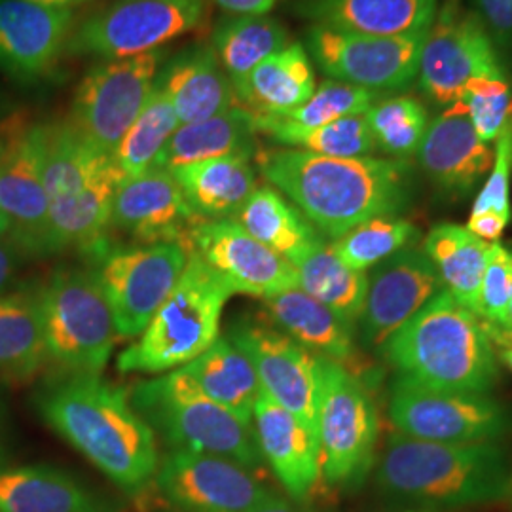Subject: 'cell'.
<instances>
[{
    "label": "cell",
    "instance_id": "1",
    "mask_svg": "<svg viewBox=\"0 0 512 512\" xmlns=\"http://www.w3.org/2000/svg\"><path fill=\"white\" fill-rule=\"evenodd\" d=\"M262 177L332 239L365 220L397 215L410 202L412 171L404 160L330 158L298 148L256 154Z\"/></svg>",
    "mask_w": 512,
    "mask_h": 512
},
{
    "label": "cell",
    "instance_id": "2",
    "mask_svg": "<svg viewBox=\"0 0 512 512\" xmlns=\"http://www.w3.org/2000/svg\"><path fill=\"white\" fill-rule=\"evenodd\" d=\"M38 414L59 437L128 494L154 480L160 456L156 433L133 408L129 393L99 374H67L44 385Z\"/></svg>",
    "mask_w": 512,
    "mask_h": 512
},
{
    "label": "cell",
    "instance_id": "3",
    "mask_svg": "<svg viewBox=\"0 0 512 512\" xmlns=\"http://www.w3.org/2000/svg\"><path fill=\"white\" fill-rule=\"evenodd\" d=\"M378 486L427 509H458L503 501L511 494L505 452L495 444H444L395 433L380 459Z\"/></svg>",
    "mask_w": 512,
    "mask_h": 512
},
{
    "label": "cell",
    "instance_id": "4",
    "mask_svg": "<svg viewBox=\"0 0 512 512\" xmlns=\"http://www.w3.org/2000/svg\"><path fill=\"white\" fill-rule=\"evenodd\" d=\"M399 376L414 384L463 393H488L499 378L497 353L480 317L440 291L384 348Z\"/></svg>",
    "mask_w": 512,
    "mask_h": 512
},
{
    "label": "cell",
    "instance_id": "5",
    "mask_svg": "<svg viewBox=\"0 0 512 512\" xmlns=\"http://www.w3.org/2000/svg\"><path fill=\"white\" fill-rule=\"evenodd\" d=\"M232 291L188 251V262L175 289L154 313L141 338L118 357L120 372L160 374L188 365L219 338L220 317Z\"/></svg>",
    "mask_w": 512,
    "mask_h": 512
},
{
    "label": "cell",
    "instance_id": "6",
    "mask_svg": "<svg viewBox=\"0 0 512 512\" xmlns=\"http://www.w3.org/2000/svg\"><path fill=\"white\" fill-rule=\"evenodd\" d=\"M129 401L175 450L232 459L251 471L264 463L253 423L207 399L179 368L135 385Z\"/></svg>",
    "mask_w": 512,
    "mask_h": 512
},
{
    "label": "cell",
    "instance_id": "7",
    "mask_svg": "<svg viewBox=\"0 0 512 512\" xmlns=\"http://www.w3.org/2000/svg\"><path fill=\"white\" fill-rule=\"evenodd\" d=\"M40 311L48 361L67 374H101L118 329L92 270H57L40 287Z\"/></svg>",
    "mask_w": 512,
    "mask_h": 512
},
{
    "label": "cell",
    "instance_id": "8",
    "mask_svg": "<svg viewBox=\"0 0 512 512\" xmlns=\"http://www.w3.org/2000/svg\"><path fill=\"white\" fill-rule=\"evenodd\" d=\"M378 412L357 374L319 357V469L332 488H359L374 467Z\"/></svg>",
    "mask_w": 512,
    "mask_h": 512
},
{
    "label": "cell",
    "instance_id": "9",
    "mask_svg": "<svg viewBox=\"0 0 512 512\" xmlns=\"http://www.w3.org/2000/svg\"><path fill=\"white\" fill-rule=\"evenodd\" d=\"M389 418L412 439L488 444L512 431V412L488 393L442 391L403 376L391 385Z\"/></svg>",
    "mask_w": 512,
    "mask_h": 512
},
{
    "label": "cell",
    "instance_id": "10",
    "mask_svg": "<svg viewBox=\"0 0 512 512\" xmlns=\"http://www.w3.org/2000/svg\"><path fill=\"white\" fill-rule=\"evenodd\" d=\"M205 16V0H116L73 29L65 52L105 61L148 54L196 31Z\"/></svg>",
    "mask_w": 512,
    "mask_h": 512
},
{
    "label": "cell",
    "instance_id": "11",
    "mask_svg": "<svg viewBox=\"0 0 512 512\" xmlns=\"http://www.w3.org/2000/svg\"><path fill=\"white\" fill-rule=\"evenodd\" d=\"M92 270L109 300L118 334L141 336L175 289L188 262L181 243H152L128 249L101 247Z\"/></svg>",
    "mask_w": 512,
    "mask_h": 512
},
{
    "label": "cell",
    "instance_id": "12",
    "mask_svg": "<svg viewBox=\"0 0 512 512\" xmlns=\"http://www.w3.org/2000/svg\"><path fill=\"white\" fill-rule=\"evenodd\" d=\"M162 59L154 50L95 65L74 93L69 118L74 129L112 156L154 90Z\"/></svg>",
    "mask_w": 512,
    "mask_h": 512
},
{
    "label": "cell",
    "instance_id": "13",
    "mask_svg": "<svg viewBox=\"0 0 512 512\" xmlns=\"http://www.w3.org/2000/svg\"><path fill=\"white\" fill-rule=\"evenodd\" d=\"M420 88L444 107L458 103L475 78H507L494 40L476 12L446 0L433 19L420 57Z\"/></svg>",
    "mask_w": 512,
    "mask_h": 512
},
{
    "label": "cell",
    "instance_id": "14",
    "mask_svg": "<svg viewBox=\"0 0 512 512\" xmlns=\"http://www.w3.org/2000/svg\"><path fill=\"white\" fill-rule=\"evenodd\" d=\"M427 31L403 37H372L313 25L306 42L319 69L332 80L370 92H399L418 76Z\"/></svg>",
    "mask_w": 512,
    "mask_h": 512
},
{
    "label": "cell",
    "instance_id": "15",
    "mask_svg": "<svg viewBox=\"0 0 512 512\" xmlns=\"http://www.w3.org/2000/svg\"><path fill=\"white\" fill-rule=\"evenodd\" d=\"M226 338L249 357L260 389L317 437L319 357L283 330L256 319H234Z\"/></svg>",
    "mask_w": 512,
    "mask_h": 512
},
{
    "label": "cell",
    "instance_id": "16",
    "mask_svg": "<svg viewBox=\"0 0 512 512\" xmlns=\"http://www.w3.org/2000/svg\"><path fill=\"white\" fill-rule=\"evenodd\" d=\"M154 480L181 512H247L277 495L236 461L190 450L165 456Z\"/></svg>",
    "mask_w": 512,
    "mask_h": 512
},
{
    "label": "cell",
    "instance_id": "17",
    "mask_svg": "<svg viewBox=\"0 0 512 512\" xmlns=\"http://www.w3.org/2000/svg\"><path fill=\"white\" fill-rule=\"evenodd\" d=\"M0 211L8 234L27 255H52L50 202L42 179V124L14 116L0 156Z\"/></svg>",
    "mask_w": 512,
    "mask_h": 512
},
{
    "label": "cell",
    "instance_id": "18",
    "mask_svg": "<svg viewBox=\"0 0 512 512\" xmlns=\"http://www.w3.org/2000/svg\"><path fill=\"white\" fill-rule=\"evenodd\" d=\"M188 251L202 256L232 294L260 300L298 287L293 264L253 238L238 220H200L190 230Z\"/></svg>",
    "mask_w": 512,
    "mask_h": 512
},
{
    "label": "cell",
    "instance_id": "19",
    "mask_svg": "<svg viewBox=\"0 0 512 512\" xmlns=\"http://www.w3.org/2000/svg\"><path fill=\"white\" fill-rule=\"evenodd\" d=\"M440 291H444L437 268L421 249L406 247L368 274V293L361 313V336L370 348L385 342L418 313Z\"/></svg>",
    "mask_w": 512,
    "mask_h": 512
},
{
    "label": "cell",
    "instance_id": "20",
    "mask_svg": "<svg viewBox=\"0 0 512 512\" xmlns=\"http://www.w3.org/2000/svg\"><path fill=\"white\" fill-rule=\"evenodd\" d=\"M73 8L0 0V71L35 82L54 69L73 33Z\"/></svg>",
    "mask_w": 512,
    "mask_h": 512
},
{
    "label": "cell",
    "instance_id": "21",
    "mask_svg": "<svg viewBox=\"0 0 512 512\" xmlns=\"http://www.w3.org/2000/svg\"><path fill=\"white\" fill-rule=\"evenodd\" d=\"M200 220L171 171L152 167L120 183L112 203L110 226L147 245L181 243L188 249L190 230Z\"/></svg>",
    "mask_w": 512,
    "mask_h": 512
},
{
    "label": "cell",
    "instance_id": "22",
    "mask_svg": "<svg viewBox=\"0 0 512 512\" xmlns=\"http://www.w3.org/2000/svg\"><path fill=\"white\" fill-rule=\"evenodd\" d=\"M253 427L260 454L283 490L293 501H306L321 478L317 437L262 389L253 408Z\"/></svg>",
    "mask_w": 512,
    "mask_h": 512
},
{
    "label": "cell",
    "instance_id": "23",
    "mask_svg": "<svg viewBox=\"0 0 512 512\" xmlns=\"http://www.w3.org/2000/svg\"><path fill=\"white\" fill-rule=\"evenodd\" d=\"M416 154L431 183L452 196L469 194L494 164L492 148L480 141L471 120L456 105L429 122Z\"/></svg>",
    "mask_w": 512,
    "mask_h": 512
},
{
    "label": "cell",
    "instance_id": "24",
    "mask_svg": "<svg viewBox=\"0 0 512 512\" xmlns=\"http://www.w3.org/2000/svg\"><path fill=\"white\" fill-rule=\"evenodd\" d=\"M439 0H300L296 12L334 31L403 37L427 31Z\"/></svg>",
    "mask_w": 512,
    "mask_h": 512
},
{
    "label": "cell",
    "instance_id": "25",
    "mask_svg": "<svg viewBox=\"0 0 512 512\" xmlns=\"http://www.w3.org/2000/svg\"><path fill=\"white\" fill-rule=\"evenodd\" d=\"M156 84L169 97L181 126L219 116L239 105L213 46L188 48L173 57L158 74Z\"/></svg>",
    "mask_w": 512,
    "mask_h": 512
},
{
    "label": "cell",
    "instance_id": "26",
    "mask_svg": "<svg viewBox=\"0 0 512 512\" xmlns=\"http://www.w3.org/2000/svg\"><path fill=\"white\" fill-rule=\"evenodd\" d=\"M275 325L317 357L348 368L357 363L353 325L302 289H291L264 300Z\"/></svg>",
    "mask_w": 512,
    "mask_h": 512
},
{
    "label": "cell",
    "instance_id": "27",
    "mask_svg": "<svg viewBox=\"0 0 512 512\" xmlns=\"http://www.w3.org/2000/svg\"><path fill=\"white\" fill-rule=\"evenodd\" d=\"M192 211L203 220L232 219L256 188L251 156L232 154L169 169Z\"/></svg>",
    "mask_w": 512,
    "mask_h": 512
},
{
    "label": "cell",
    "instance_id": "28",
    "mask_svg": "<svg viewBox=\"0 0 512 512\" xmlns=\"http://www.w3.org/2000/svg\"><path fill=\"white\" fill-rule=\"evenodd\" d=\"M122 175L114 160L80 192L50 203V243L52 255L65 249L97 253L105 247V232L110 226L112 203Z\"/></svg>",
    "mask_w": 512,
    "mask_h": 512
},
{
    "label": "cell",
    "instance_id": "29",
    "mask_svg": "<svg viewBox=\"0 0 512 512\" xmlns=\"http://www.w3.org/2000/svg\"><path fill=\"white\" fill-rule=\"evenodd\" d=\"M0 512H118L55 467L33 465L0 471Z\"/></svg>",
    "mask_w": 512,
    "mask_h": 512
},
{
    "label": "cell",
    "instance_id": "30",
    "mask_svg": "<svg viewBox=\"0 0 512 512\" xmlns=\"http://www.w3.org/2000/svg\"><path fill=\"white\" fill-rule=\"evenodd\" d=\"M315 92V73L308 50L291 42L264 59L239 88L238 103L253 114L277 116L304 105Z\"/></svg>",
    "mask_w": 512,
    "mask_h": 512
},
{
    "label": "cell",
    "instance_id": "31",
    "mask_svg": "<svg viewBox=\"0 0 512 512\" xmlns=\"http://www.w3.org/2000/svg\"><path fill=\"white\" fill-rule=\"evenodd\" d=\"M179 370L207 399L224 406L239 420L253 423L260 382L249 357L226 336H219L211 348Z\"/></svg>",
    "mask_w": 512,
    "mask_h": 512
},
{
    "label": "cell",
    "instance_id": "32",
    "mask_svg": "<svg viewBox=\"0 0 512 512\" xmlns=\"http://www.w3.org/2000/svg\"><path fill=\"white\" fill-rule=\"evenodd\" d=\"M253 112L241 105L202 122L183 124L167 141L154 167L175 169L232 154H255Z\"/></svg>",
    "mask_w": 512,
    "mask_h": 512
},
{
    "label": "cell",
    "instance_id": "33",
    "mask_svg": "<svg viewBox=\"0 0 512 512\" xmlns=\"http://www.w3.org/2000/svg\"><path fill=\"white\" fill-rule=\"evenodd\" d=\"M490 245L476 238L467 226L450 222L437 224L423 241V253L437 268L444 291L475 315Z\"/></svg>",
    "mask_w": 512,
    "mask_h": 512
},
{
    "label": "cell",
    "instance_id": "34",
    "mask_svg": "<svg viewBox=\"0 0 512 512\" xmlns=\"http://www.w3.org/2000/svg\"><path fill=\"white\" fill-rule=\"evenodd\" d=\"M110 162L112 156L93 147L69 120L42 124V179L48 202L80 192Z\"/></svg>",
    "mask_w": 512,
    "mask_h": 512
},
{
    "label": "cell",
    "instance_id": "35",
    "mask_svg": "<svg viewBox=\"0 0 512 512\" xmlns=\"http://www.w3.org/2000/svg\"><path fill=\"white\" fill-rule=\"evenodd\" d=\"M46 361L40 289L0 296V378L29 380Z\"/></svg>",
    "mask_w": 512,
    "mask_h": 512
},
{
    "label": "cell",
    "instance_id": "36",
    "mask_svg": "<svg viewBox=\"0 0 512 512\" xmlns=\"http://www.w3.org/2000/svg\"><path fill=\"white\" fill-rule=\"evenodd\" d=\"M298 289L344 317L349 325L361 319L368 293V274L346 266L323 239L293 262Z\"/></svg>",
    "mask_w": 512,
    "mask_h": 512
},
{
    "label": "cell",
    "instance_id": "37",
    "mask_svg": "<svg viewBox=\"0 0 512 512\" xmlns=\"http://www.w3.org/2000/svg\"><path fill=\"white\" fill-rule=\"evenodd\" d=\"M289 44L287 29L268 14L224 18L211 40V46L236 93L264 59L281 52Z\"/></svg>",
    "mask_w": 512,
    "mask_h": 512
},
{
    "label": "cell",
    "instance_id": "38",
    "mask_svg": "<svg viewBox=\"0 0 512 512\" xmlns=\"http://www.w3.org/2000/svg\"><path fill=\"white\" fill-rule=\"evenodd\" d=\"M234 220L291 264L321 239L310 220L274 186L256 188Z\"/></svg>",
    "mask_w": 512,
    "mask_h": 512
},
{
    "label": "cell",
    "instance_id": "39",
    "mask_svg": "<svg viewBox=\"0 0 512 512\" xmlns=\"http://www.w3.org/2000/svg\"><path fill=\"white\" fill-rule=\"evenodd\" d=\"M256 133H264L281 145L330 158H365L376 150V141L365 114L340 118L317 128H298L277 116L253 114Z\"/></svg>",
    "mask_w": 512,
    "mask_h": 512
},
{
    "label": "cell",
    "instance_id": "40",
    "mask_svg": "<svg viewBox=\"0 0 512 512\" xmlns=\"http://www.w3.org/2000/svg\"><path fill=\"white\" fill-rule=\"evenodd\" d=\"M179 126L181 122L169 97L156 84L137 120L112 154L122 179H133L152 169Z\"/></svg>",
    "mask_w": 512,
    "mask_h": 512
},
{
    "label": "cell",
    "instance_id": "41",
    "mask_svg": "<svg viewBox=\"0 0 512 512\" xmlns=\"http://www.w3.org/2000/svg\"><path fill=\"white\" fill-rule=\"evenodd\" d=\"M416 236L418 230L410 220L384 215L361 222L342 238L334 239L330 247L346 266L366 272L384 262L385 258L410 247Z\"/></svg>",
    "mask_w": 512,
    "mask_h": 512
},
{
    "label": "cell",
    "instance_id": "42",
    "mask_svg": "<svg viewBox=\"0 0 512 512\" xmlns=\"http://www.w3.org/2000/svg\"><path fill=\"white\" fill-rule=\"evenodd\" d=\"M376 148L391 154L393 160H406L420 148L429 128V114L418 99L401 95L372 105L365 112Z\"/></svg>",
    "mask_w": 512,
    "mask_h": 512
},
{
    "label": "cell",
    "instance_id": "43",
    "mask_svg": "<svg viewBox=\"0 0 512 512\" xmlns=\"http://www.w3.org/2000/svg\"><path fill=\"white\" fill-rule=\"evenodd\" d=\"M382 93L370 92L359 86H351L338 80H325L310 99L298 109L277 114V118L298 126V128H317L323 124L336 122L340 118L359 116L378 103Z\"/></svg>",
    "mask_w": 512,
    "mask_h": 512
},
{
    "label": "cell",
    "instance_id": "44",
    "mask_svg": "<svg viewBox=\"0 0 512 512\" xmlns=\"http://www.w3.org/2000/svg\"><path fill=\"white\" fill-rule=\"evenodd\" d=\"M454 105L467 114L480 141L488 145L512 122L511 84L507 78H475Z\"/></svg>",
    "mask_w": 512,
    "mask_h": 512
},
{
    "label": "cell",
    "instance_id": "45",
    "mask_svg": "<svg viewBox=\"0 0 512 512\" xmlns=\"http://www.w3.org/2000/svg\"><path fill=\"white\" fill-rule=\"evenodd\" d=\"M512 296V251L495 241L490 245L486 272L482 277L476 315L499 327H509Z\"/></svg>",
    "mask_w": 512,
    "mask_h": 512
},
{
    "label": "cell",
    "instance_id": "46",
    "mask_svg": "<svg viewBox=\"0 0 512 512\" xmlns=\"http://www.w3.org/2000/svg\"><path fill=\"white\" fill-rule=\"evenodd\" d=\"M511 169H512V122L497 137L494 164L490 169V177L476 196L471 215L480 213H497L505 219H512L511 200Z\"/></svg>",
    "mask_w": 512,
    "mask_h": 512
},
{
    "label": "cell",
    "instance_id": "47",
    "mask_svg": "<svg viewBox=\"0 0 512 512\" xmlns=\"http://www.w3.org/2000/svg\"><path fill=\"white\" fill-rule=\"evenodd\" d=\"M495 46L512 48V0H471Z\"/></svg>",
    "mask_w": 512,
    "mask_h": 512
},
{
    "label": "cell",
    "instance_id": "48",
    "mask_svg": "<svg viewBox=\"0 0 512 512\" xmlns=\"http://www.w3.org/2000/svg\"><path fill=\"white\" fill-rule=\"evenodd\" d=\"M509 222L511 220L505 219L497 213H480V215H471V219L467 222V230L473 232L476 238L484 239L488 243H495L503 236Z\"/></svg>",
    "mask_w": 512,
    "mask_h": 512
},
{
    "label": "cell",
    "instance_id": "49",
    "mask_svg": "<svg viewBox=\"0 0 512 512\" xmlns=\"http://www.w3.org/2000/svg\"><path fill=\"white\" fill-rule=\"evenodd\" d=\"M222 10L234 16H264L270 14L279 0H215Z\"/></svg>",
    "mask_w": 512,
    "mask_h": 512
},
{
    "label": "cell",
    "instance_id": "50",
    "mask_svg": "<svg viewBox=\"0 0 512 512\" xmlns=\"http://www.w3.org/2000/svg\"><path fill=\"white\" fill-rule=\"evenodd\" d=\"M482 325L494 346L495 353H499L501 361L509 366V370L512 372V329H505V327H499V325L488 323V321H482Z\"/></svg>",
    "mask_w": 512,
    "mask_h": 512
},
{
    "label": "cell",
    "instance_id": "51",
    "mask_svg": "<svg viewBox=\"0 0 512 512\" xmlns=\"http://www.w3.org/2000/svg\"><path fill=\"white\" fill-rule=\"evenodd\" d=\"M247 512H311L306 509V507H302L298 501H293V499H287V497H283L281 494L275 495L272 499H268L266 503H262V505H258L255 509H251V511Z\"/></svg>",
    "mask_w": 512,
    "mask_h": 512
},
{
    "label": "cell",
    "instance_id": "52",
    "mask_svg": "<svg viewBox=\"0 0 512 512\" xmlns=\"http://www.w3.org/2000/svg\"><path fill=\"white\" fill-rule=\"evenodd\" d=\"M16 264H18V256L14 247L0 245V291L12 281V277L16 274Z\"/></svg>",
    "mask_w": 512,
    "mask_h": 512
},
{
    "label": "cell",
    "instance_id": "53",
    "mask_svg": "<svg viewBox=\"0 0 512 512\" xmlns=\"http://www.w3.org/2000/svg\"><path fill=\"white\" fill-rule=\"evenodd\" d=\"M31 2L46 4V6H57V8H73V6L84 4V2H88V0H31Z\"/></svg>",
    "mask_w": 512,
    "mask_h": 512
},
{
    "label": "cell",
    "instance_id": "54",
    "mask_svg": "<svg viewBox=\"0 0 512 512\" xmlns=\"http://www.w3.org/2000/svg\"><path fill=\"white\" fill-rule=\"evenodd\" d=\"M12 122H14V118H10L4 124H0V156H2V152L6 148V141H8V135H10V129H12Z\"/></svg>",
    "mask_w": 512,
    "mask_h": 512
},
{
    "label": "cell",
    "instance_id": "55",
    "mask_svg": "<svg viewBox=\"0 0 512 512\" xmlns=\"http://www.w3.org/2000/svg\"><path fill=\"white\" fill-rule=\"evenodd\" d=\"M8 230H10L8 220H6V217H4V215H2V211H0V238H4V236L8 234Z\"/></svg>",
    "mask_w": 512,
    "mask_h": 512
},
{
    "label": "cell",
    "instance_id": "56",
    "mask_svg": "<svg viewBox=\"0 0 512 512\" xmlns=\"http://www.w3.org/2000/svg\"><path fill=\"white\" fill-rule=\"evenodd\" d=\"M507 329H512V296H511V306H509V327Z\"/></svg>",
    "mask_w": 512,
    "mask_h": 512
},
{
    "label": "cell",
    "instance_id": "57",
    "mask_svg": "<svg viewBox=\"0 0 512 512\" xmlns=\"http://www.w3.org/2000/svg\"><path fill=\"white\" fill-rule=\"evenodd\" d=\"M509 495H511V497H512V473H511V494H509Z\"/></svg>",
    "mask_w": 512,
    "mask_h": 512
},
{
    "label": "cell",
    "instance_id": "58",
    "mask_svg": "<svg viewBox=\"0 0 512 512\" xmlns=\"http://www.w3.org/2000/svg\"><path fill=\"white\" fill-rule=\"evenodd\" d=\"M406 512H418V511H406Z\"/></svg>",
    "mask_w": 512,
    "mask_h": 512
}]
</instances>
